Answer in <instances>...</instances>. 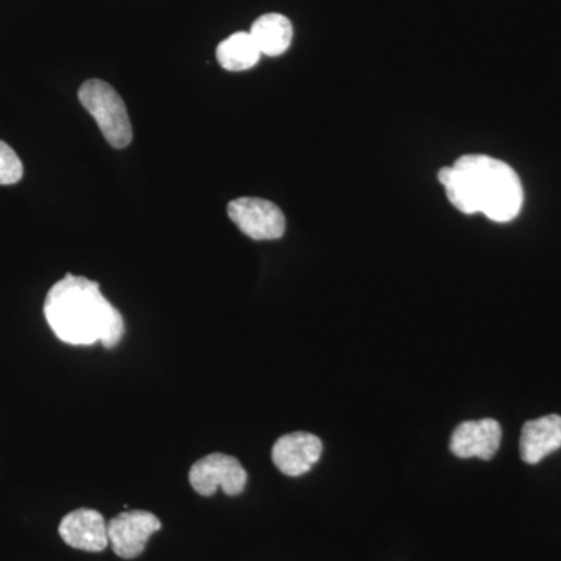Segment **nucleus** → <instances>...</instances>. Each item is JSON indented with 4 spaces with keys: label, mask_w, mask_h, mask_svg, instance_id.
<instances>
[{
    "label": "nucleus",
    "mask_w": 561,
    "mask_h": 561,
    "mask_svg": "<svg viewBox=\"0 0 561 561\" xmlns=\"http://www.w3.org/2000/svg\"><path fill=\"white\" fill-rule=\"evenodd\" d=\"M438 181L460 213H481L497 224L516 219L522 213V180L504 161L486 154H465L453 168H443Z\"/></svg>",
    "instance_id": "f03ea898"
},
{
    "label": "nucleus",
    "mask_w": 561,
    "mask_h": 561,
    "mask_svg": "<svg viewBox=\"0 0 561 561\" xmlns=\"http://www.w3.org/2000/svg\"><path fill=\"white\" fill-rule=\"evenodd\" d=\"M502 431L496 420L465 421L454 431L451 451L460 459L490 460L501 446Z\"/></svg>",
    "instance_id": "1a4fd4ad"
},
{
    "label": "nucleus",
    "mask_w": 561,
    "mask_h": 561,
    "mask_svg": "<svg viewBox=\"0 0 561 561\" xmlns=\"http://www.w3.org/2000/svg\"><path fill=\"white\" fill-rule=\"evenodd\" d=\"M60 537L66 545L87 552L105 551L108 540V523L98 511L79 508L61 519Z\"/></svg>",
    "instance_id": "6e6552de"
},
{
    "label": "nucleus",
    "mask_w": 561,
    "mask_h": 561,
    "mask_svg": "<svg viewBox=\"0 0 561 561\" xmlns=\"http://www.w3.org/2000/svg\"><path fill=\"white\" fill-rule=\"evenodd\" d=\"M24 175V165L18 157L16 151L11 149L9 144L0 140V184L10 186L16 184Z\"/></svg>",
    "instance_id": "ddd939ff"
},
{
    "label": "nucleus",
    "mask_w": 561,
    "mask_h": 561,
    "mask_svg": "<svg viewBox=\"0 0 561 561\" xmlns=\"http://www.w3.org/2000/svg\"><path fill=\"white\" fill-rule=\"evenodd\" d=\"M228 216L253 241H275L286 232L283 210L264 198H236L228 205Z\"/></svg>",
    "instance_id": "39448f33"
},
{
    "label": "nucleus",
    "mask_w": 561,
    "mask_h": 561,
    "mask_svg": "<svg viewBox=\"0 0 561 561\" xmlns=\"http://www.w3.org/2000/svg\"><path fill=\"white\" fill-rule=\"evenodd\" d=\"M249 474L241 461L227 454L214 453L195 461L190 471L192 489L202 496H213L224 490L228 496H238L245 490Z\"/></svg>",
    "instance_id": "20e7f679"
},
{
    "label": "nucleus",
    "mask_w": 561,
    "mask_h": 561,
    "mask_svg": "<svg viewBox=\"0 0 561 561\" xmlns=\"http://www.w3.org/2000/svg\"><path fill=\"white\" fill-rule=\"evenodd\" d=\"M216 55L221 68L230 72H242L256 66L262 54L250 32H238L221 41Z\"/></svg>",
    "instance_id": "f8f14e48"
},
{
    "label": "nucleus",
    "mask_w": 561,
    "mask_h": 561,
    "mask_svg": "<svg viewBox=\"0 0 561 561\" xmlns=\"http://www.w3.org/2000/svg\"><path fill=\"white\" fill-rule=\"evenodd\" d=\"M250 35L253 36L262 55L279 57L289 49L294 28L290 21L283 14L268 13L254 21Z\"/></svg>",
    "instance_id": "9b49d317"
},
{
    "label": "nucleus",
    "mask_w": 561,
    "mask_h": 561,
    "mask_svg": "<svg viewBox=\"0 0 561 561\" xmlns=\"http://www.w3.org/2000/svg\"><path fill=\"white\" fill-rule=\"evenodd\" d=\"M161 530V522L146 511L122 512L108 523V540L114 553L131 560L146 549L151 535Z\"/></svg>",
    "instance_id": "423d86ee"
},
{
    "label": "nucleus",
    "mask_w": 561,
    "mask_h": 561,
    "mask_svg": "<svg viewBox=\"0 0 561 561\" xmlns=\"http://www.w3.org/2000/svg\"><path fill=\"white\" fill-rule=\"evenodd\" d=\"M44 316L54 334L68 345L101 342L114 348L125 334L124 317L103 297L99 283L70 273L47 294Z\"/></svg>",
    "instance_id": "f257e3e1"
},
{
    "label": "nucleus",
    "mask_w": 561,
    "mask_h": 561,
    "mask_svg": "<svg viewBox=\"0 0 561 561\" xmlns=\"http://www.w3.org/2000/svg\"><path fill=\"white\" fill-rule=\"evenodd\" d=\"M79 99L84 110L94 117L103 136L114 149L130 146L133 130L127 106L113 87L102 80H88L81 84Z\"/></svg>",
    "instance_id": "7ed1b4c3"
},
{
    "label": "nucleus",
    "mask_w": 561,
    "mask_h": 561,
    "mask_svg": "<svg viewBox=\"0 0 561 561\" xmlns=\"http://www.w3.org/2000/svg\"><path fill=\"white\" fill-rule=\"evenodd\" d=\"M561 448V416L548 415L538 420L527 421L523 426L522 459L526 463H540L549 454Z\"/></svg>",
    "instance_id": "9d476101"
},
{
    "label": "nucleus",
    "mask_w": 561,
    "mask_h": 561,
    "mask_svg": "<svg viewBox=\"0 0 561 561\" xmlns=\"http://www.w3.org/2000/svg\"><path fill=\"white\" fill-rule=\"evenodd\" d=\"M323 443L308 432L283 435L273 445L272 460L283 474L290 478L306 474L320 460Z\"/></svg>",
    "instance_id": "0eeeda50"
}]
</instances>
